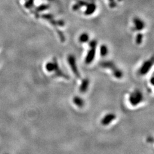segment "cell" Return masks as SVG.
Wrapping results in <instances>:
<instances>
[{
  "mask_svg": "<svg viewBox=\"0 0 154 154\" xmlns=\"http://www.w3.org/2000/svg\"><path fill=\"white\" fill-rule=\"evenodd\" d=\"M154 65V54L149 59L144 61L138 70V75L144 76L149 72Z\"/></svg>",
  "mask_w": 154,
  "mask_h": 154,
  "instance_id": "cell-3",
  "label": "cell"
},
{
  "mask_svg": "<svg viewBox=\"0 0 154 154\" xmlns=\"http://www.w3.org/2000/svg\"><path fill=\"white\" fill-rule=\"evenodd\" d=\"M90 39V35L88 33H83L79 37V41L81 43H86Z\"/></svg>",
  "mask_w": 154,
  "mask_h": 154,
  "instance_id": "cell-11",
  "label": "cell"
},
{
  "mask_svg": "<svg viewBox=\"0 0 154 154\" xmlns=\"http://www.w3.org/2000/svg\"><path fill=\"white\" fill-rule=\"evenodd\" d=\"M98 45V42L96 39H93L90 41L88 43L89 49L86 55V58L85 60V62L86 64L89 65L91 64L93 61H94L96 54H97V48Z\"/></svg>",
  "mask_w": 154,
  "mask_h": 154,
  "instance_id": "cell-2",
  "label": "cell"
},
{
  "mask_svg": "<svg viewBox=\"0 0 154 154\" xmlns=\"http://www.w3.org/2000/svg\"><path fill=\"white\" fill-rule=\"evenodd\" d=\"M109 50L108 48V46L106 45H102L99 47V54L101 57H105L109 54Z\"/></svg>",
  "mask_w": 154,
  "mask_h": 154,
  "instance_id": "cell-10",
  "label": "cell"
},
{
  "mask_svg": "<svg viewBox=\"0 0 154 154\" xmlns=\"http://www.w3.org/2000/svg\"><path fill=\"white\" fill-rule=\"evenodd\" d=\"M109 5L111 8L114 9L117 6V2H116L115 0H108Z\"/></svg>",
  "mask_w": 154,
  "mask_h": 154,
  "instance_id": "cell-17",
  "label": "cell"
},
{
  "mask_svg": "<svg viewBox=\"0 0 154 154\" xmlns=\"http://www.w3.org/2000/svg\"><path fill=\"white\" fill-rule=\"evenodd\" d=\"M150 83H151V84L152 86H154V76L151 78V79H150Z\"/></svg>",
  "mask_w": 154,
  "mask_h": 154,
  "instance_id": "cell-23",
  "label": "cell"
},
{
  "mask_svg": "<svg viewBox=\"0 0 154 154\" xmlns=\"http://www.w3.org/2000/svg\"><path fill=\"white\" fill-rule=\"evenodd\" d=\"M100 66L105 69L110 70L113 77H115L116 79H121L123 77V72L116 65V63L113 61H102L100 63Z\"/></svg>",
  "mask_w": 154,
  "mask_h": 154,
  "instance_id": "cell-1",
  "label": "cell"
},
{
  "mask_svg": "<svg viewBox=\"0 0 154 154\" xmlns=\"http://www.w3.org/2000/svg\"><path fill=\"white\" fill-rule=\"evenodd\" d=\"M57 32H58V35H59L60 38L61 39V41L62 42H64L65 41V37L63 33L61 32V31H59V30H57Z\"/></svg>",
  "mask_w": 154,
  "mask_h": 154,
  "instance_id": "cell-19",
  "label": "cell"
},
{
  "mask_svg": "<svg viewBox=\"0 0 154 154\" xmlns=\"http://www.w3.org/2000/svg\"><path fill=\"white\" fill-rule=\"evenodd\" d=\"M153 139H154V138H152V137H149V138H147V142H149V143H152V142H153L154 141Z\"/></svg>",
  "mask_w": 154,
  "mask_h": 154,
  "instance_id": "cell-22",
  "label": "cell"
},
{
  "mask_svg": "<svg viewBox=\"0 0 154 154\" xmlns=\"http://www.w3.org/2000/svg\"><path fill=\"white\" fill-rule=\"evenodd\" d=\"M144 100V95L142 91L139 89L134 90L131 93L129 97V102L132 106H137L142 103Z\"/></svg>",
  "mask_w": 154,
  "mask_h": 154,
  "instance_id": "cell-4",
  "label": "cell"
},
{
  "mask_svg": "<svg viewBox=\"0 0 154 154\" xmlns=\"http://www.w3.org/2000/svg\"><path fill=\"white\" fill-rule=\"evenodd\" d=\"M46 69L48 72H51L54 70V63L49 62L46 65Z\"/></svg>",
  "mask_w": 154,
  "mask_h": 154,
  "instance_id": "cell-14",
  "label": "cell"
},
{
  "mask_svg": "<svg viewBox=\"0 0 154 154\" xmlns=\"http://www.w3.org/2000/svg\"><path fill=\"white\" fill-rule=\"evenodd\" d=\"M116 118L115 114L114 113H109L107 114L106 115H105L103 118H102V119L100 121V123L102 124V125L106 126L109 125H110L111 122L114 121Z\"/></svg>",
  "mask_w": 154,
  "mask_h": 154,
  "instance_id": "cell-7",
  "label": "cell"
},
{
  "mask_svg": "<svg viewBox=\"0 0 154 154\" xmlns=\"http://www.w3.org/2000/svg\"><path fill=\"white\" fill-rule=\"evenodd\" d=\"M33 4H34V0H28L25 4V6L28 9H30L33 6Z\"/></svg>",
  "mask_w": 154,
  "mask_h": 154,
  "instance_id": "cell-16",
  "label": "cell"
},
{
  "mask_svg": "<svg viewBox=\"0 0 154 154\" xmlns=\"http://www.w3.org/2000/svg\"><path fill=\"white\" fill-rule=\"evenodd\" d=\"M42 17L45 19V20H48L49 21L51 19H53V16L50 14H44L42 16Z\"/></svg>",
  "mask_w": 154,
  "mask_h": 154,
  "instance_id": "cell-18",
  "label": "cell"
},
{
  "mask_svg": "<svg viewBox=\"0 0 154 154\" xmlns=\"http://www.w3.org/2000/svg\"><path fill=\"white\" fill-rule=\"evenodd\" d=\"M57 25L60 26H63L65 25V22L63 21H62V20L57 21Z\"/></svg>",
  "mask_w": 154,
  "mask_h": 154,
  "instance_id": "cell-20",
  "label": "cell"
},
{
  "mask_svg": "<svg viewBox=\"0 0 154 154\" xmlns=\"http://www.w3.org/2000/svg\"><path fill=\"white\" fill-rule=\"evenodd\" d=\"M144 35L141 32H138L135 37V43L138 45H140L143 43Z\"/></svg>",
  "mask_w": 154,
  "mask_h": 154,
  "instance_id": "cell-13",
  "label": "cell"
},
{
  "mask_svg": "<svg viewBox=\"0 0 154 154\" xmlns=\"http://www.w3.org/2000/svg\"><path fill=\"white\" fill-rule=\"evenodd\" d=\"M146 27V22L140 17H135L132 19V30L140 32Z\"/></svg>",
  "mask_w": 154,
  "mask_h": 154,
  "instance_id": "cell-5",
  "label": "cell"
},
{
  "mask_svg": "<svg viewBox=\"0 0 154 154\" xmlns=\"http://www.w3.org/2000/svg\"><path fill=\"white\" fill-rule=\"evenodd\" d=\"M49 8V6L47 5H41L39 6L36 8V11H45Z\"/></svg>",
  "mask_w": 154,
  "mask_h": 154,
  "instance_id": "cell-15",
  "label": "cell"
},
{
  "mask_svg": "<svg viewBox=\"0 0 154 154\" xmlns=\"http://www.w3.org/2000/svg\"><path fill=\"white\" fill-rule=\"evenodd\" d=\"M97 9V6L94 2H88V5L86 6V9L84 12V14L86 16H91L96 11Z\"/></svg>",
  "mask_w": 154,
  "mask_h": 154,
  "instance_id": "cell-8",
  "label": "cell"
},
{
  "mask_svg": "<svg viewBox=\"0 0 154 154\" xmlns=\"http://www.w3.org/2000/svg\"><path fill=\"white\" fill-rule=\"evenodd\" d=\"M89 85H90V80L88 79L85 78L83 79L79 87V91L81 93H86L88 90Z\"/></svg>",
  "mask_w": 154,
  "mask_h": 154,
  "instance_id": "cell-9",
  "label": "cell"
},
{
  "mask_svg": "<svg viewBox=\"0 0 154 154\" xmlns=\"http://www.w3.org/2000/svg\"><path fill=\"white\" fill-rule=\"evenodd\" d=\"M49 21L50 23L52 25H53V26H57V21H55V20H54L53 19L50 20H49Z\"/></svg>",
  "mask_w": 154,
  "mask_h": 154,
  "instance_id": "cell-21",
  "label": "cell"
},
{
  "mask_svg": "<svg viewBox=\"0 0 154 154\" xmlns=\"http://www.w3.org/2000/svg\"><path fill=\"white\" fill-rule=\"evenodd\" d=\"M67 61L69 65L70 66V68L72 69V71L75 74V75L78 78H79L80 74L78 71V67H77V63H76V59L75 57L73 55H69L67 58Z\"/></svg>",
  "mask_w": 154,
  "mask_h": 154,
  "instance_id": "cell-6",
  "label": "cell"
},
{
  "mask_svg": "<svg viewBox=\"0 0 154 154\" xmlns=\"http://www.w3.org/2000/svg\"><path fill=\"white\" fill-rule=\"evenodd\" d=\"M73 102L75 105L79 107H82L83 106H84L85 102L84 100H83L81 97H75L73 98Z\"/></svg>",
  "mask_w": 154,
  "mask_h": 154,
  "instance_id": "cell-12",
  "label": "cell"
}]
</instances>
